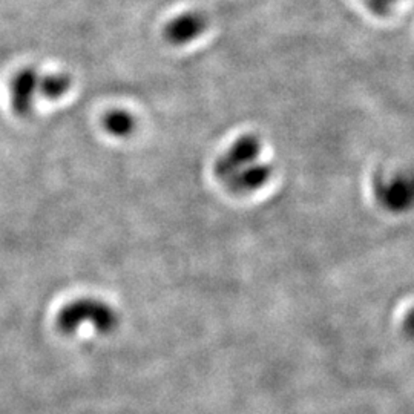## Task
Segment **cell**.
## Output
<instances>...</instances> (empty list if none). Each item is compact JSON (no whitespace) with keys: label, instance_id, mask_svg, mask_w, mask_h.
<instances>
[{"label":"cell","instance_id":"obj_1","mask_svg":"<svg viewBox=\"0 0 414 414\" xmlns=\"http://www.w3.org/2000/svg\"><path fill=\"white\" fill-rule=\"evenodd\" d=\"M32 85H34V77L31 74H23L15 83V102L19 105V109L25 111L28 107L29 95L32 93Z\"/></svg>","mask_w":414,"mask_h":414}]
</instances>
